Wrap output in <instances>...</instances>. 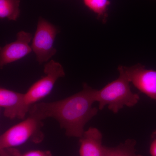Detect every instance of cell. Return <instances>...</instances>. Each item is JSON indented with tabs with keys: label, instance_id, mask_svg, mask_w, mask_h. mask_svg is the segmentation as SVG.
Returning a JSON list of instances; mask_svg holds the SVG:
<instances>
[{
	"label": "cell",
	"instance_id": "6da1fadb",
	"mask_svg": "<svg viewBox=\"0 0 156 156\" xmlns=\"http://www.w3.org/2000/svg\"><path fill=\"white\" fill-rule=\"evenodd\" d=\"M96 90L84 83L80 92L64 99L35 104L28 114L42 121L48 118L54 119L66 136L80 138L87 123L98 112V108L93 106Z\"/></svg>",
	"mask_w": 156,
	"mask_h": 156
},
{
	"label": "cell",
	"instance_id": "7a4b0ae2",
	"mask_svg": "<svg viewBox=\"0 0 156 156\" xmlns=\"http://www.w3.org/2000/svg\"><path fill=\"white\" fill-rule=\"evenodd\" d=\"M119 73V76L116 80L100 90L96 89L95 102L98 103L99 110L107 106L109 110L116 114L124 107H133L139 102V95L132 92L129 81L123 73Z\"/></svg>",
	"mask_w": 156,
	"mask_h": 156
},
{
	"label": "cell",
	"instance_id": "3957f363",
	"mask_svg": "<svg viewBox=\"0 0 156 156\" xmlns=\"http://www.w3.org/2000/svg\"><path fill=\"white\" fill-rule=\"evenodd\" d=\"M42 120L33 116L27 118L4 132L0 136V149L16 147L28 141L36 144L41 143L44 138L42 131Z\"/></svg>",
	"mask_w": 156,
	"mask_h": 156
},
{
	"label": "cell",
	"instance_id": "277c9868",
	"mask_svg": "<svg viewBox=\"0 0 156 156\" xmlns=\"http://www.w3.org/2000/svg\"><path fill=\"white\" fill-rule=\"evenodd\" d=\"M44 72V76L34 83L24 93L23 107V119L28 113L31 107L49 95L52 92L57 80L65 76L62 66L53 60L45 63Z\"/></svg>",
	"mask_w": 156,
	"mask_h": 156
},
{
	"label": "cell",
	"instance_id": "5b68a950",
	"mask_svg": "<svg viewBox=\"0 0 156 156\" xmlns=\"http://www.w3.org/2000/svg\"><path fill=\"white\" fill-rule=\"evenodd\" d=\"M58 32L55 25L44 18L39 17L31 45L39 64L47 63L56 54L57 51L54 44Z\"/></svg>",
	"mask_w": 156,
	"mask_h": 156
},
{
	"label": "cell",
	"instance_id": "8992f818",
	"mask_svg": "<svg viewBox=\"0 0 156 156\" xmlns=\"http://www.w3.org/2000/svg\"><path fill=\"white\" fill-rule=\"evenodd\" d=\"M118 69L139 91L156 101V70L147 69L140 64L130 67L120 66Z\"/></svg>",
	"mask_w": 156,
	"mask_h": 156
},
{
	"label": "cell",
	"instance_id": "52a82bcc",
	"mask_svg": "<svg viewBox=\"0 0 156 156\" xmlns=\"http://www.w3.org/2000/svg\"><path fill=\"white\" fill-rule=\"evenodd\" d=\"M16 40L0 49V68L17 61L32 52L30 43L33 39L30 33L20 31L17 34Z\"/></svg>",
	"mask_w": 156,
	"mask_h": 156
},
{
	"label": "cell",
	"instance_id": "ba28073f",
	"mask_svg": "<svg viewBox=\"0 0 156 156\" xmlns=\"http://www.w3.org/2000/svg\"><path fill=\"white\" fill-rule=\"evenodd\" d=\"M102 134L97 128L90 127L79 138L80 156H105L106 146L102 144Z\"/></svg>",
	"mask_w": 156,
	"mask_h": 156
},
{
	"label": "cell",
	"instance_id": "9c48e42d",
	"mask_svg": "<svg viewBox=\"0 0 156 156\" xmlns=\"http://www.w3.org/2000/svg\"><path fill=\"white\" fill-rule=\"evenodd\" d=\"M24 93L5 89H0V107L4 110V116L7 119H23V116Z\"/></svg>",
	"mask_w": 156,
	"mask_h": 156
},
{
	"label": "cell",
	"instance_id": "30bf717a",
	"mask_svg": "<svg viewBox=\"0 0 156 156\" xmlns=\"http://www.w3.org/2000/svg\"><path fill=\"white\" fill-rule=\"evenodd\" d=\"M135 140L128 139L115 147H106L105 156H144L136 154Z\"/></svg>",
	"mask_w": 156,
	"mask_h": 156
},
{
	"label": "cell",
	"instance_id": "8fae6325",
	"mask_svg": "<svg viewBox=\"0 0 156 156\" xmlns=\"http://www.w3.org/2000/svg\"><path fill=\"white\" fill-rule=\"evenodd\" d=\"M20 0H0V18L16 21L20 14Z\"/></svg>",
	"mask_w": 156,
	"mask_h": 156
},
{
	"label": "cell",
	"instance_id": "7c38bea8",
	"mask_svg": "<svg viewBox=\"0 0 156 156\" xmlns=\"http://www.w3.org/2000/svg\"><path fill=\"white\" fill-rule=\"evenodd\" d=\"M85 5L96 14L98 19L106 23L108 18L109 0H83Z\"/></svg>",
	"mask_w": 156,
	"mask_h": 156
},
{
	"label": "cell",
	"instance_id": "4fadbf2b",
	"mask_svg": "<svg viewBox=\"0 0 156 156\" xmlns=\"http://www.w3.org/2000/svg\"><path fill=\"white\" fill-rule=\"evenodd\" d=\"M22 154L16 147H6L0 149V156H20Z\"/></svg>",
	"mask_w": 156,
	"mask_h": 156
},
{
	"label": "cell",
	"instance_id": "5bb4252c",
	"mask_svg": "<svg viewBox=\"0 0 156 156\" xmlns=\"http://www.w3.org/2000/svg\"><path fill=\"white\" fill-rule=\"evenodd\" d=\"M20 156H53L50 151L34 150L29 151Z\"/></svg>",
	"mask_w": 156,
	"mask_h": 156
},
{
	"label": "cell",
	"instance_id": "9a60e30c",
	"mask_svg": "<svg viewBox=\"0 0 156 156\" xmlns=\"http://www.w3.org/2000/svg\"><path fill=\"white\" fill-rule=\"evenodd\" d=\"M151 156H156V130L151 135V143L149 149Z\"/></svg>",
	"mask_w": 156,
	"mask_h": 156
}]
</instances>
